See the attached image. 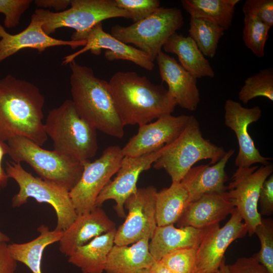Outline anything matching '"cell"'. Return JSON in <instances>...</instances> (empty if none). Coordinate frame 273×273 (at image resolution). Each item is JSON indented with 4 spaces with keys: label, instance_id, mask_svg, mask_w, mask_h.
I'll use <instances>...</instances> for the list:
<instances>
[{
    "label": "cell",
    "instance_id": "cell-1",
    "mask_svg": "<svg viewBox=\"0 0 273 273\" xmlns=\"http://www.w3.org/2000/svg\"><path fill=\"white\" fill-rule=\"evenodd\" d=\"M44 98L34 84L8 74L0 79V141L24 137L42 146Z\"/></svg>",
    "mask_w": 273,
    "mask_h": 273
},
{
    "label": "cell",
    "instance_id": "cell-2",
    "mask_svg": "<svg viewBox=\"0 0 273 273\" xmlns=\"http://www.w3.org/2000/svg\"><path fill=\"white\" fill-rule=\"evenodd\" d=\"M108 84L124 126L136 124L140 126L171 114L177 105L162 84H155L135 72H117Z\"/></svg>",
    "mask_w": 273,
    "mask_h": 273
},
{
    "label": "cell",
    "instance_id": "cell-3",
    "mask_svg": "<svg viewBox=\"0 0 273 273\" xmlns=\"http://www.w3.org/2000/svg\"><path fill=\"white\" fill-rule=\"evenodd\" d=\"M72 101L79 115L96 130L121 139L124 126L117 112L108 82L95 75L92 68L72 60L69 63Z\"/></svg>",
    "mask_w": 273,
    "mask_h": 273
},
{
    "label": "cell",
    "instance_id": "cell-4",
    "mask_svg": "<svg viewBox=\"0 0 273 273\" xmlns=\"http://www.w3.org/2000/svg\"><path fill=\"white\" fill-rule=\"evenodd\" d=\"M44 125L55 151L82 163L96 154L97 130L79 115L71 100L50 110Z\"/></svg>",
    "mask_w": 273,
    "mask_h": 273
},
{
    "label": "cell",
    "instance_id": "cell-5",
    "mask_svg": "<svg viewBox=\"0 0 273 273\" xmlns=\"http://www.w3.org/2000/svg\"><path fill=\"white\" fill-rule=\"evenodd\" d=\"M226 152L203 138L196 117L191 118L180 135L162 147L159 157L153 164L156 169H164L172 183H179L198 161L209 159V164L219 161Z\"/></svg>",
    "mask_w": 273,
    "mask_h": 273
},
{
    "label": "cell",
    "instance_id": "cell-6",
    "mask_svg": "<svg viewBox=\"0 0 273 273\" xmlns=\"http://www.w3.org/2000/svg\"><path fill=\"white\" fill-rule=\"evenodd\" d=\"M7 154L14 162L27 163L42 179L61 186L69 192L79 180L83 163L55 151L42 148L24 137H16L7 142Z\"/></svg>",
    "mask_w": 273,
    "mask_h": 273
},
{
    "label": "cell",
    "instance_id": "cell-7",
    "mask_svg": "<svg viewBox=\"0 0 273 273\" xmlns=\"http://www.w3.org/2000/svg\"><path fill=\"white\" fill-rule=\"evenodd\" d=\"M71 7L60 12L37 9L31 18L42 23L48 34L57 29L68 27L75 30L71 37L73 41L83 40L87 32L102 21L114 18L130 19L129 14L119 8L115 0H71Z\"/></svg>",
    "mask_w": 273,
    "mask_h": 273
},
{
    "label": "cell",
    "instance_id": "cell-8",
    "mask_svg": "<svg viewBox=\"0 0 273 273\" xmlns=\"http://www.w3.org/2000/svg\"><path fill=\"white\" fill-rule=\"evenodd\" d=\"M5 171L9 178L15 180L19 191L12 200L13 207H19L32 198L39 203H47L56 212L57 223L54 229L64 231L77 216L70 196L66 188L40 177H35L26 171L21 163L7 162Z\"/></svg>",
    "mask_w": 273,
    "mask_h": 273
},
{
    "label": "cell",
    "instance_id": "cell-9",
    "mask_svg": "<svg viewBox=\"0 0 273 273\" xmlns=\"http://www.w3.org/2000/svg\"><path fill=\"white\" fill-rule=\"evenodd\" d=\"M183 24L180 9L160 7L148 17L130 25L112 26L111 34L126 44H133L154 62L169 37Z\"/></svg>",
    "mask_w": 273,
    "mask_h": 273
},
{
    "label": "cell",
    "instance_id": "cell-10",
    "mask_svg": "<svg viewBox=\"0 0 273 273\" xmlns=\"http://www.w3.org/2000/svg\"><path fill=\"white\" fill-rule=\"evenodd\" d=\"M123 157L122 148L116 145L110 146L104 150L98 159L83 163L81 175L69 192L77 215L97 207V197L118 171Z\"/></svg>",
    "mask_w": 273,
    "mask_h": 273
},
{
    "label": "cell",
    "instance_id": "cell-11",
    "mask_svg": "<svg viewBox=\"0 0 273 273\" xmlns=\"http://www.w3.org/2000/svg\"><path fill=\"white\" fill-rule=\"evenodd\" d=\"M272 171L270 163L259 168L252 166L237 168L227 186L226 195L241 215L249 236L254 234L256 227L261 222L262 217L257 207L260 190Z\"/></svg>",
    "mask_w": 273,
    "mask_h": 273
},
{
    "label": "cell",
    "instance_id": "cell-12",
    "mask_svg": "<svg viewBox=\"0 0 273 273\" xmlns=\"http://www.w3.org/2000/svg\"><path fill=\"white\" fill-rule=\"evenodd\" d=\"M157 189L152 186L138 189L126 200L128 214L116 230L114 244L128 245L141 239L151 238L157 227L155 215Z\"/></svg>",
    "mask_w": 273,
    "mask_h": 273
},
{
    "label": "cell",
    "instance_id": "cell-13",
    "mask_svg": "<svg viewBox=\"0 0 273 273\" xmlns=\"http://www.w3.org/2000/svg\"><path fill=\"white\" fill-rule=\"evenodd\" d=\"M159 149L138 157H123L116 176L110 180L101 192L96 201L100 207L105 201L113 200L117 215L126 217L124 204L126 200L138 190L136 184L141 173L151 167L162 151Z\"/></svg>",
    "mask_w": 273,
    "mask_h": 273
},
{
    "label": "cell",
    "instance_id": "cell-14",
    "mask_svg": "<svg viewBox=\"0 0 273 273\" xmlns=\"http://www.w3.org/2000/svg\"><path fill=\"white\" fill-rule=\"evenodd\" d=\"M224 110L225 125L234 132L238 143L235 166L238 169H246L255 163L268 164L270 159L260 154L248 131V126L261 117L260 108H245L240 103L228 99L225 102Z\"/></svg>",
    "mask_w": 273,
    "mask_h": 273
},
{
    "label": "cell",
    "instance_id": "cell-15",
    "mask_svg": "<svg viewBox=\"0 0 273 273\" xmlns=\"http://www.w3.org/2000/svg\"><path fill=\"white\" fill-rule=\"evenodd\" d=\"M227 222L211 228L204 237L197 250L195 269L216 272L229 245L247 234L246 226L236 208Z\"/></svg>",
    "mask_w": 273,
    "mask_h": 273
},
{
    "label": "cell",
    "instance_id": "cell-16",
    "mask_svg": "<svg viewBox=\"0 0 273 273\" xmlns=\"http://www.w3.org/2000/svg\"><path fill=\"white\" fill-rule=\"evenodd\" d=\"M191 117L169 114L140 126L137 133L122 148L123 156H142L172 143L183 131Z\"/></svg>",
    "mask_w": 273,
    "mask_h": 273
},
{
    "label": "cell",
    "instance_id": "cell-17",
    "mask_svg": "<svg viewBox=\"0 0 273 273\" xmlns=\"http://www.w3.org/2000/svg\"><path fill=\"white\" fill-rule=\"evenodd\" d=\"M86 44L80 50L65 56L62 65H67L81 54L90 51L99 55L101 50L106 49L105 56L109 61L123 60L131 62L147 70L152 71L155 64L143 52L126 44L106 32L102 22L94 26L86 34Z\"/></svg>",
    "mask_w": 273,
    "mask_h": 273
},
{
    "label": "cell",
    "instance_id": "cell-18",
    "mask_svg": "<svg viewBox=\"0 0 273 273\" xmlns=\"http://www.w3.org/2000/svg\"><path fill=\"white\" fill-rule=\"evenodd\" d=\"M42 23L32 18L28 26L17 34H10L0 24V63L25 48L41 53L47 48L69 46L73 49L84 47L86 40L73 41L57 39L48 35L42 29Z\"/></svg>",
    "mask_w": 273,
    "mask_h": 273
},
{
    "label": "cell",
    "instance_id": "cell-19",
    "mask_svg": "<svg viewBox=\"0 0 273 273\" xmlns=\"http://www.w3.org/2000/svg\"><path fill=\"white\" fill-rule=\"evenodd\" d=\"M155 60L162 81L167 84V89L177 105L190 111H195L200 102L197 79L186 70L174 58L162 51Z\"/></svg>",
    "mask_w": 273,
    "mask_h": 273
},
{
    "label": "cell",
    "instance_id": "cell-20",
    "mask_svg": "<svg viewBox=\"0 0 273 273\" xmlns=\"http://www.w3.org/2000/svg\"><path fill=\"white\" fill-rule=\"evenodd\" d=\"M116 229L114 222L104 210L97 207L93 210L78 215L70 226L63 232L59 240V250L69 256L77 248L94 238Z\"/></svg>",
    "mask_w": 273,
    "mask_h": 273
},
{
    "label": "cell",
    "instance_id": "cell-21",
    "mask_svg": "<svg viewBox=\"0 0 273 273\" xmlns=\"http://www.w3.org/2000/svg\"><path fill=\"white\" fill-rule=\"evenodd\" d=\"M226 191L205 195L190 202L176 222L178 228L191 226L204 229L219 224L234 210Z\"/></svg>",
    "mask_w": 273,
    "mask_h": 273
},
{
    "label": "cell",
    "instance_id": "cell-22",
    "mask_svg": "<svg viewBox=\"0 0 273 273\" xmlns=\"http://www.w3.org/2000/svg\"><path fill=\"white\" fill-rule=\"evenodd\" d=\"M234 153V150H229L215 164L198 165L189 170L180 182L188 192L189 203L205 195L227 191L225 183L228 177L225 168Z\"/></svg>",
    "mask_w": 273,
    "mask_h": 273
},
{
    "label": "cell",
    "instance_id": "cell-23",
    "mask_svg": "<svg viewBox=\"0 0 273 273\" xmlns=\"http://www.w3.org/2000/svg\"><path fill=\"white\" fill-rule=\"evenodd\" d=\"M213 226L198 229L191 226L177 228L174 224L157 226L149 241V251L154 259L159 261L174 250L198 247L204 237Z\"/></svg>",
    "mask_w": 273,
    "mask_h": 273
},
{
    "label": "cell",
    "instance_id": "cell-24",
    "mask_svg": "<svg viewBox=\"0 0 273 273\" xmlns=\"http://www.w3.org/2000/svg\"><path fill=\"white\" fill-rule=\"evenodd\" d=\"M149 241L145 238L130 246L114 244L107 257L106 273H134L149 268L156 261L149 251Z\"/></svg>",
    "mask_w": 273,
    "mask_h": 273
},
{
    "label": "cell",
    "instance_id": "cell-25",
    "mask_svg": "<svg viewBox=\"0 0 273 273\" xmlns=\"http://www.w3.org/2000/svg\"><path fill=\"white\" fill-rule=\"evenodd\" d=\"M162 48L165 52L175 54L180 65L197 79L214 77L215 72L209 61L190 36L175 32Z\"/></svg>",
    "mask_w": 273,
    "mask_h": 273
},
{
    "label": "cell",
    "instance_id": "cell-26",
    "mask_svg": "<svg viewBox=\"0 0 273 273\" xmlns=\"http://www.w3.org/2000/svg\"><path fill=\"white\" fill-rule=\"evenodd\" d=\"M116 231L115 229L102 234L78 247L68 256V262L82 273H103L114 244Z\"/></svg>",
    "mask_w": 273,
    "mask_h": 273
},
{
    "label": "cell",
    "instance_id": "cell-27",
    "mask_svg": "<svg viewBox=\"0 0 273 273\" xmlns=\"http://www.w3.org/2000/svg\"><path fill=\"white\" fill-rule=\"evenodd\" d=\"M39 235L33 240L23 243L8 244L9 252L17 262L26 265L32 273H42L41 262L43 252L49 245L60 240L63 232L49 228L43 224L37 229Z\"/></svg>",
    "mask_w": 273,
    "mask_h": 273
},
{
    "label": "cell",
    "instance_id": "cell-28",
    "mask_svg": "<svg viewBox=\"0 0 273 273\" xmlns=\"http://www.w3.org/2000/svg\"><path fill=\"white\" fill-rule=\"evenodd\" d=\"M189 203L188 192L181 182L157 192L155 215L157 226L174 224Z\"/></svg>",
    "mask_w": 273,
    "mask_h": 273
},
{
    "label": "cell",
    "instance_id": "cell-29",
    "mask_svg": "<svg viewBox=\"0 0 273 273\" xmlns=\"http://www.w3.org/2000/svg\"><path fill=\"white\" fill-rule=\"evenodd\" d=\"M239 0H182L183 8L190 17L203 19L229 29Z\"/></svg>",
    "mask_w": 273,
    "mask_h": 273
},
{
    "label": "cell",
    "instance_id": "cell-30",
    "mask_svg": "<svg viewBox=\"0 0 273 273\" xmlns=\"http://www.w3.org/2000/svg\"><path fill=\"white\" fill-rule=\"evenodd\" d=\"M225 30L210 21L190 17L189 33L204 56L213 58Z\"/></svg>",
    "mask_w": 273,
    "mask_h": 273
},
{
    "label": "cell",
    "instance_id": "cell-31",
    "mask_svg": "<svg viewBox=\"0 0 273 273\" xmlns=\"http://www.w3.org/2000/svg\"><path fill=\"white\" fill-rule=\"evenodd\" d=\"M263 97L273 101V70L267 68L248 77L238 93V98L244 104L251 100Z\"/></svg>",
    "mask_w": 273,
    "mask_h": 273
},
{
    "label": "cell",
    "instance_id": "cell-32",
    "mask_svg": "<svg viewBox=\"0 0 273 273\" xmlns=\"http://www.w3.org/2000/svg\"><path fill=\"white\" fill-rule=\"evenodd\" d=\"M270 27L251 14H244L243 40L258 58L264 56V47Z\"/></svg>",
    "mask_w": 273,
    "mask_h": 273
},
{
    "label": "cell",
    "instance_id": "cell-33",
    "mask_svg": "<svg viewBox=\"0 0 273 273\" xmlns=\"http://www.w3.org/2000/svg\"><path fill=\"white\" fill-rule=\"evenodd\" d=\"M254 234L260 242L259 251L253 255L268 270L273 273V220L271 218H261Z\"/></svg>",
    "mask_w": 273,
    "mask_h": 273
},
{
    "label": "cell",
    "instance_id": "cell-34",
    "mask_svg": "<svg viewBox=\"0 0 273 273\" xmlns=\"http://www.w3.org/2000/svg\"><path fill=\"white\" fill-rule=\"evenodd\" d=\"M198 247H188L171 251L159 260L173 273H193Z\"/></svg>",
    "mask_w": 273,
    "mask_h": 273
},
{
    "label": "cell",
    "instance_id": "cell-35",
    "mask_svg": "<svg viewBox=\"0 0 273 273\" xmlns=\"http://www.w3.org/2000/svg\"><path fill=\"white\" fill-rule=\"evenodd\" d=\"M116 6L127 11L134 23L148 17L160 6L159 0H115Z\"/></svg>",
    "mask_w": 273,
    "mask_h": 273
},
{
    "label": "cell",
    "instance_id": "cell-36",
    "mask_svg": "<svg viewBox=\"0 0 273 273\" xmlns=\"http://www.w3.org/2000/svg\"><path fill=\"white\" fill-rule=\"evenodd\" d=\"M32 2V0H0V13L5 16V27L11 28L17 26L21 16Z\"/></svg>",
    "mask_w": 273,
    "mask_h": 273
},
{
    "label": "cell",
    "instance_id": "cell-37",
    "mask_svg": "<svg viewBox=\"0 0 273 273\" xmlns=\"http://www.w3.org/2000/svg\"><path fill=\"white\" fill-rule=\"evenodd\" d=\"M242 11L244 14H251L271 27L273 26L272 0H247Z\"/></svg>",
    "mask_w": 273,
    "mask_h": 273
},
{
    "label": "cell",
    "instance_id": "cell-38",
    "mask_svg": "<svg viewBox=\"0 0 273 273\" xmlns=\"http://www.w3.org/2000/svg\"><path fill=\"white\" fill-rule=\"evenodd\" d=\"M228 267L229 273H269L253 256L239 258Z\"/></svg>",
    "mask_w": 273,
    "mask_h": 273
},
{
    "label": "cell",
    "instance_id": "cell-39",
    "mask_svg": "<svg viewBox=\"0 0 273 273\" xmlns=\"http://www.w3.org/2000/svg\"><path fill=\"white\" fill-rule=\"evenodd\" d=\"M261 214L269 216L273 213V175L264 181L260 190L258 203Z\"/></svg>",
    "mask_w": 273,
    "mask_h": 273
},
{
    "label": "cell",
    "instance_id": "cell-40",
    "mask_svg": "<svg viewBox=\"0 0 273 273\" xmlns=\"http://www.w3.org/2000/svg\"><path fill=\"white\" fill-rule=\"evenodd\" d=\"M17 261L11 256L8 244L0 242V273H15Z\"/></svg>",
    "mask_w": 273,
    "mask_h": 273
},
{
    "label": "cell",
    "instance_id": "cell-41",
    "mask_svg": "<svg viewBox=\"0 0 273 273\" xmlns=\"http://www.w3.org/2000/svg\"><path fill=\"white\" fill-rule=\"evenodd\" d=\"M34 3L40 9L51 8L60 12L70 5L71 0H35Z\"/></svg>",
    "mask_w": 273,
    "mask_h": 273
},
{
    "label": "cell",
    "instance_id": "cell-42",
    "mask_svg": "<svg viewBox=\"0 0 273 273\" xmlns=\"http://www.w3.org/2000/svg\"><path fill=\"white\" fill-rule=\"evenodd\" d=\"M8 153V145L6 142L0 141V189L5 187L8 183V176L2 167L3 157Z\"/></svg>",
    "mask_w": 273,
    "mask_h": 273
},
{
    "label": "cell",
    "instance_id": "cell-43",
    "mask_svg": "<svg viewBox=\"0 0 273 273\" xmlns=\"http://www.w3.org/2000/svg\"><path fill=\"white\" fill-rule=\"evenodd\" d=\"M149 269L150 273H173L159 261H155Z\"/></svg>",
    "mask_w": 273,
    "mask_h": 273
},
{
    "label": "cell",
    "instance_id": "cell-44",
    "mask_svg": "<svg viewBox=\"0 0 273 273\" xmlns=\"http://www.w3.org/2000/svg\"><path fill=\"white\" fill-rule=\"evenodd\" d=\"M216 273H229L228 265L225 264V259H223Z\"/></svg>",
    "mask_w": 273,
    "mask_h": 273
},
{
    "label": "cell",
    "instance_id": "cell-45",
    "mask_svg": "<svg viewBox=\"0 0 273 273\" xmlns=\"http://www.w3.org/2000/svg\"><path fill=\"white\" fill-rule=\"evenodd\" d=\"M10 241V238L0 231V242L7 243Z\"/></svg>",
    "mask_w": 273,
    "mask_h": 273
},
{
    "label": "cell",
    "instance_id": "cell-46",
    "mask_svg": "<svg viewBox=\"0 0 273 273\" xmlns=\"http://www.w3.org/2000/svg\"><path fill=\"white\" fill-rule=\"evenodd\" d=\"M134 273H150L149 268L140 270Z\"/></svg>",
    "mask_w": 273,
    "mask_h": 273
},
{
    "label": "cell",
    "instance_id": "cell-47",
    "mask_svg": "<svg viewBox=\"0 0 273 273\" xmlns=\"http://www.w3.org/2000/svg\"><path fill=\"white\" fill-rule=\"evenodd\" d=\"M216 272H207V271H205L203 270L194 269L193 273H216Z\"/></svg>",
    "mask_w": 273,
    "mask_h": 273
}]
</instances>
